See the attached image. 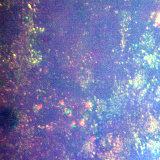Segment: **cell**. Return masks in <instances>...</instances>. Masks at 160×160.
Listing matches in <instances>:
<instances>
[{
	"label": "cell",
	"instance_id": "obj_1",
	"mask_svg": "<svg viewBox=\"0 0 160 160\" xmlns=\"http://www.w3.org/2000/svg\"><path fill=\"white\" fill-rule=\"evenodd\" d=\"M18 119L14 112L9 109H3L1 114V127L3 132H9L16 126Z\"/></svg>",
	"mask_w": 160,
	"mask_h": 160
}]
</instances>
